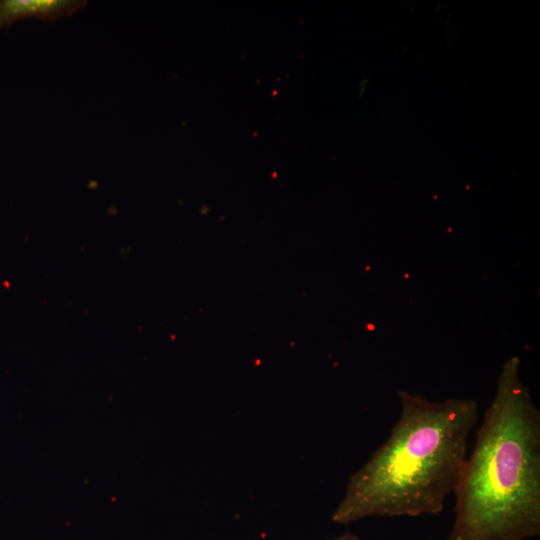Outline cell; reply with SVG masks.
I'll use <instances>...</instances> for the list:
<instances>
[{"instance_id": "cell-1", "label": "cell", "mask_w": 540, "mask_h": 540, "mask_svg": "<svg viewBox=\"0 0 540 540\" xmlns=\"http://www.w3.org/2000/svg\"><path fill=\"white\" fill-rule=\"evenodd\" d=\"M400 396L398 421L387 440L350 477L333 522L437 515L453 493L478 421L477 403L431 402L406 392Z\"/></svg>"}, {"instance_id": "cell-2", "label": "cell", "mask_w": 540, "mask_h": 540, "mask_svg": "<svg viewBox=\"0 0 540 540\" xmlns=\"http://www.w3.org/2000/svg\"><path fill=\"white\" fill-rule=\"evenodd\" d=\"M447 540H525L540 534V413L518 377L503 369L453 491Z\"/></svg>"}, {"instance_id": "cell-3", "label": "cell", "mask_w": 540, "mask_h": 540, "mask_svg": "<svg viewBox=\"0 0 540 540\" xmlns=\"http://www.w3.org/2000/svg\"><path fill=\"white\" fill-rule=\"evenodd\" d=\"M86 4L83 0H0V29L27 17L55 21L73 15Z\"/></svg>"}, {"instance_id": "cell-4", "label": "cell", "mask_w": 540, "mask_h": 540, "mask_svg": "<svg viewBox=\"0 0 540 540\" xmlns=\"http://www.w3.org/2000/svg\"><path fill=\"white\" fill-rule=\"evenodd\" d=\"M325 540H359V537L356 534H353L347 531L340 536H337L335 538L325 539Z\"/></svg>"}]
</instances>
